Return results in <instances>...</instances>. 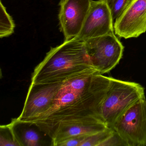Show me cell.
<instances>
[{
	"label": "cell",
	"mask_w": 146,
	"mask_h": 146,
	"mask_svg": "<svg viewBox=\"0 0 146 146\" xmlns=\"http://www.w3.org/2000/svg\"><path fill=\"white\" fill-rule=\"evenodd\" d=\"M113 129L107 127L104 130L86 136L81 146H99L112 134Z\"/></svg>",
	"instance_id": "cell-14"
},
{
	"label": "cell",
	"mask_w": 146,
	"mask_h": 146,
	"mask_svg": "<svg viewBox=\"0 0 146 146\" xmlns=\"http://www.w3.org/2000/svg\"><path fill=\"white\" fill-rule=\"evenodd\" d=\"M0 37H6L14 32L15 25L11 17L7 13L1 1L0 3Z\"/></svg>",
	"instance_id": "cell-12"
},
{
	"label": "cell",
	"mask_w": 146,
	"mask_h": 146,
	"mask_svg": "<svg viewBox=\"0 0 146 146\" xmlns=\"http://www.w3.org/2000/svg\"><path fill=\"white\" fill-rule=\"evenodd\" d=\"M131 0H104L108 6L113 21L123 13Z\"/></svg>",
	"instance_id": "cell-15"
},
{
	"label": "cell",
	"mask_w": 146,
	"mask_h": 146,
	"mask_svg": "<svg viewBox=\"0 0 146 146\" xmlns=\"http://www.w3.org/2000/svg\"><path fill=\"white\" fill-rule=\"evenodd\" d=\"M91 68L94 67L88 55L85 42L75 37L51 48L34 70L31 83L63 82Z\"/></svg>",
	"instance_id": "cell-2"
},
{
	"label": "cell",
	"mask_w": 146,
	"mask_h": 146,
	"mask_svg": "<svg viewBox=\"0 0 146 146\" xmlns=\"http://www.w3.org/2000/svg\"><path fill=\"white\" fill-rule=\"evenodd\" d=\"M14 120L16 124L20 128L17 123L16 119H14ZM13 126L15 135L20 146H39L42 145L41 137L36 130L30 128L29 126L28 128L21 127L20 128L21 130H18L14 128Z\"/></svg>",
	"instance_id": "cell-11"
},
{
	"label": "cell",
	"mask_w": 146,
	"mask_h": 146,
	"mask_svg": "<svg viewBox=\"0 0 146 146\" xmlns=\"http://www.w3.org/2000/svg\"><path fill=\"white\" fill-rule=\"evenodd\" d=\"M86 136L87 135L71 137L60 143L58 146H81Z\"/></svg>",
	"instance_id": "cell-17"
},
{
	"label": "cell",
	"mask_w": 146,
	"mask_h": 146,
	"mask_svg": "<svg viewBox=\"0 0 146 146\" xmlns=\"http://www.w3.org/2000/svg\"><path fill=\"white\" fill-rule=\"evenodd\" d=\"M99 146H128V145L121 136L114 130L112 135Z\"/></svg>",
	"instance_id": "cell-16"
},
{
	"label": "cell",
	"mask_w": 146,
	"mask_h": 146,
	"mask_svg": "<svg viewBox=\"0 0 146 146\" xmlns=\"http://www.w3.org/2000/svg\"><path fill=\"white\" fill-rule=\"evenodd\" d=\"M84 42L92 65L101 74L115 68L123 57L124 47L114 33Z\"/></svg>",
	"instance_id": "cell-4"
},
{
	"label": "cell",
	"mask_w": 146,
	"mask_h": 146,
	"mask_svg": "<svg viewBox=\"0 0 146 146\" xmlns=\"http://www.w3.org/2000/svg\"><path fill=\"white\" fill-rule=\"evenodd\" d=\"M112 129L121 136L128 146H146V98L131 106Z\"/></svg>",
	"instance_id": "cell-5"
},
{
	"label": "cell",
	"mask_w": 146,
	"mask_h": 146,
	"mask_svg": "<svg viewBox=\"0 0 146 146\" xmlns=\"http://www.w3.org/2000/svg\"><path fill=\"white\" fill-rule=\"evenodd\" d=\"M110 80L111 77L103 76L95 68L72 76L62 82L49 109L29 123L52 139L64 125L101 121V108Z\"/></svg>",
	"instance_id": "cell-1"
},
{
	"label": "cell",
	"mask_w": 146,
	"mask_h": 146,
	"mask_svg": "<svg viewBox=\"0 0 146 146\" xmlns=\"http://www.w3.org/2000/svg\"><path fill=\"white\" fill-rule=\"evenodd\" d=\"M145 97L144 88L139 84L111 77L101 108V121L107 127L112 128L131 106Z\"/></svg>",
	"instance_id": "cell-3"
},
{
	"label": "cell",
	"mask_w": 146,
	"mask_h": 146,
	"mask_svg": "<svg viewBox=\"0 0 146 146\" xmlns=\"http://www.w3.org/2000/svg\"><path fill=\"white\" fill-rule=\"evenodd\" d=\"M111 11L104 0L92 1L80 33L76 38L85 41L114 33Z\"/></svg>",
	"instance_id": "cell-9"
},
{
	"label": "cell",
	"mask_w": 146,
	"mask_h": 146,
	"mask_svg": "<svg viewBox=\"0 0 146 146\" xmlns=\"http://www.w3.org/2000/svg\"><path fill=\"white\" fill-rule=\"evenodd\" d=\"M107 126L100 120L82 121L64 125L52 139V146H58L62 142L73 137L88 135L104 130Z\"/></svg>",
	"instance_id": "cell-10"
},
{
	"label": "cell",
	"mask_w": 146,
	"mask_h": 146,
	"mask_svg": "<svg viewBox=\"0 0 146 146\" xmlns=\"http://www.w3.org/2000/svg\"><path fill=\"white\" fill-rule=\"evenodd\" d=\"M62 82L31 84L22 113L17 119L29 123L47 111Z\"/></svg>",
	"instance_id": "cell-6"
},
{
	"label": "cell",
	"mask_w": 146,
	"mask_h": 146,
	"mask_svg": "<svg viewBox=\"0 0 146 146\" xmlns=\"http://www.w3.org/2000/svg\"><path fill=\"white\" fill-rule=\"evenodd\" d=\"M93 0H61L58 15L65 40L76 37L82 30Z\"/></svg>",
	"instance_id": "cell-7"
},
{
	"label": "cell",
	"mask_w": 146,
	"mask_h": 146,
	"mask_svg": "<svg viewBox=\"0 0 146 146\" xmlns=\"http://www.w3.org/2000/svg\"><path fill=\"white\" fill-rule=\"evenodd\" d=\"M115 34L125 39L137 38L146 31V0H131L115 21Z\"/></svg>",
	"instance_id": "cell-8"
},
{
	"label": "cell",
	"mask_w": 146,
	"mask_h": 146,
	"mask_svg": "<svg viewBox=\"0 0 146 146\" xmlns=\"http://www.w3.org/2000/svg\"><path fill=\"white\" fill-rule=\"evenodd\" d=\"M0 128V146H20L15 135L12 123L1 125Z\"/></svg>",
	"instance_id": "cell-13"
}]
</instances>
